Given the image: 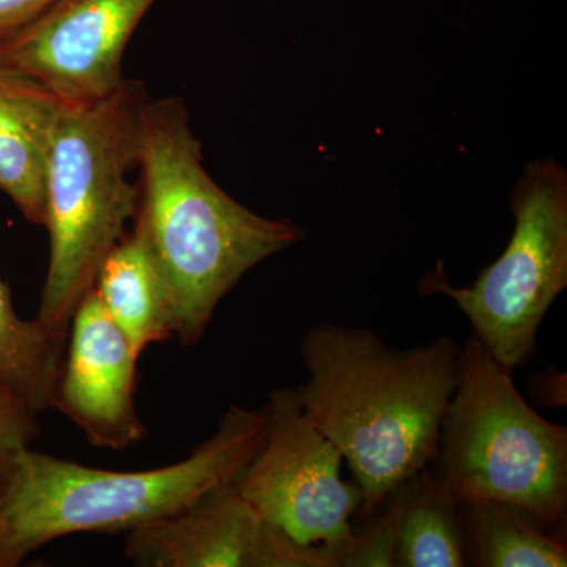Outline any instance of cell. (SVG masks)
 Returning <instances> with one entry per match:
<instances>
[{
    "mask_svg": "<svg viewBox=\"0 0 567 567\" xmlns=\"http://www.w3.org/2000/svg\"><path fill=\"white\" fill-rule=\"evenodd\" d=\"M300 350L308 380L298 398L349 465L361 520L434 461L461 347L440 336L398 350L368 328L322 322L306 331Z\"/></svg>",
    "mask_w": 567,
    "mask_h": 567,
    "instance_id": "6da1fadb",
    "label": "cell"
},
{
    "mask_svg": "<svg viewBox=\"0 0 567 567\" xmlns=\"http://www.w3.org/2000/svg\"><path fill=\"white\" fill-rule=\"evenodd\" d=\"M137 167L133 233L169 290L175 336L193 347L237 282L305 233L289 219L257 215L216 185L181 99L145 104Z\"/></svg>",
    "mask_w": 567,
    "mask_h": 567,
    "instance_id": "7a4b0ae2",
    "label": "cell"
},
{
    "mask_svg": "<svg viewBox=\"0 0 567 567\" xmlns=\"http://www.w3.org/2000/svg\"><path fill=\"white\" fill-rule=\"evenodd\" d=\"M265 431V406L233 405L188 457L144 472L24 451L0 487V567L21 565L62 536L130 533L177 513L207 488L233 481L262 445Z\"/></svg>",
    "mask_w": 567,
    "mask_h": 567,
    "instance_id": "3957f363",
    "label": "cell"
},
{
    "mask_svg": "<svg viewBox=\"0 0 567 567\" xmlns=\"http://www.w3.org/2000/svg\"><path fill=\"white\" fill-rule=\"evenodd\" d=\"M144 84L125 80L104 99L66 104L44 164L50 265L37 320L66 341L71 317L133 221Z\"/></svg>",
    "mask_w": 567,
    "mask_h": 567,
    "instance_id": "277c9868",
    "label": "cell"
},
{
    "mask_svg": "<svg viewBox=\"0 0 567 567\" xmlns=\"http://www.w3.org/2000/svg\"><path fill=\"white\" fill-rule=\"evenodd\" d=\"M429 468L457 502L499 499L565 528L567 429L540 416L473 334Z\"/></svg>",
    "mask_w": 567,
    "mask_h": 567,
    "instance_id": "5b68a950",
    "label": "cell"
},
{
    "mask_svg": "<svg viewBox=\"0 0 567 567\" xmlns=\"http://www.w3.org/2000/svg\"><path fill=\"white\" fill-rule=\"evenodd\" d=\"M511 210L509 245L475 282L453 287L432 274L421 287L451 298L477 341L514 372L532 360L540 324L567 287L566 171L548 158L529 164L511 194Z\"/></svg>",
    "mask_w": 567,
    "mask_h": 567,
    "instance_id": "8992f818",
    "label": "cell"
},
{
    "mask_svg": "<svg viewBox=\"0 0 567 567\" xmlns=\"http://www.w3.org/2000/svg\"><path fill=\"white\" fill-rule=\"evenodd\" d=\"M265 412L262 445L234 486L293 543L339 567L353 544L360 488L342 480L344 457L306 415L297 388L271 391Z\"/></svg>",
    "mask_w": 567,
    "mask_h": 567,
    "instance_id": "52a82bcc",
    "label": "cell"
},
{
    "mask_svg": "<svg viewBox=\"0 0 567 567\" xmlns=\"http://www.w3.org/2000/svg\"><path fill=\"white\" fill-rule=\"evenodd\" d=\"M156 0H55L0 43V58L66 103L96 102L125 81L122 62Z\"/></svg>",
    "mask_w": 567,
    "mask_h": 567,
    "instance_id": "ba28073f",
    "label": "cell"
},
{
    "mask_svg": "<svg viewBox=\"0 0 567 567\" xmlns=\"http://www.w3.org/2000/svg\"><path fill=\"white\" fill-rule=\"evenodd\" d=\"M125 557L142 567H333L320 551L298 546L271 525L233 481L130 532Z\"/></svg>",
    "mask_w": 567,
    "mask_h": 567,
    "instance_id": "9c48e42d",
    "label": "cell"
},
{
    "mask_svg": "<svg viewBox=\"0 0 567 567\" xmlns=\"http://www.w3.org/2000/svg\"><path fill=\"white\" fill-rule=\"evenodd\" d=\"M140 357L89 290L71 317L52 406L91 445L122 451L147 436L134 405Z\"/></svg>",
    "mask_w": 567,
    "mask_h": 567,
    "instance_id": "30bf717a",
    "label": "cell"
},
{
    "mask_svg": "<svg viewBox=\"0 0 567 567\" xmlns=\"http://www.w3.org/2000/svg\"><path fill=\"white\" fill-rule=\"evenodd\" d=\"M66 102L0 58V192L29 223H44V164Z\"/></svg>",
    "mask_w": 567,
    "mask_h": 567,
    "instance_id": "8fae6325",
    "label": "cell"
},
{
    "mask_svg": "<svg viewBox=\"0 0 567 567\" xmlns=\"http://www.w3.org/2000/svg\"><path fill=\"white\" fill-rule=\"evenodd\" d=\"M93 292L137 353L173 338L177 320L169 290L136 234H125L96 274Z\"/></svg>",
    "mask_w": 567,
    "mask_h": 567,
    "instance_id": "7c38bea8",
    "label": "cell"
},
{
    "mask_svg": "<svg viewBox=\"0 0 567 567\" xmlns=\"http://www.w3.org/2000/svg\"><path fill=\"white\" fill-rule=\"evenodd\" d=\"M461 507L466 566H567L561 529L548 527L524 507L499 499H472Z\"/></svg>",
    "mask_w": 567,
    "mask_h": 567,
    "instance_id": "4fadbf2b",
    "label": "cell"
},
{
    "mask_svg": "<svg viewBox=\"0 0 567 567\" xmlns=\"http://www.w3.org/2000/svg\"><path fill=\"white\" fill-rule=\"evenodd\" d=\"M398 488L394 567H466L461 502L429 466Z\"/></svg>",
    "mask_w": 567,
    "mask_h": 567,
    "instance_id": "5bb4252c",
    "label": "cell"
},
{
    "mask_svg": "<svg viewBox=\"0 0 567 567\" xmlns=\"http://www.w3.org/2000/svg\"><path fill=\"white\" fill-rule=\"evenodd\" d=\"M65 346L39 320L21 319L0 281V382L17 391L37 415L52 406Z\"/></svg>",
    "mask_w": 567,
    "mask_h": 567,
    "instance_id": "9a60e30c",
    "label": "cell"
},
{
    "mask_svg": "<svg viewBox=\"0 0 567 567\" xmlns=\"http://www.w3.org/2000/svg\"><path fill=\"white\" fill-rule=\"evenodd\" d=\"M398 529L399 488L395 487L368 517L361 518V527L354 528L353 544L339 567H394Z\"/></svg>",
    "mask_w": 567,
    "mask_h": 567,
    "instance_id": "2e32d148",
    "label": "cell"
},
{
    "mask_svg": "<svg viewBox=\"0 0 567 567\" xmlns=\"http://www.w3.org/2000/svg\"><path fill=\"white\" fill-rule=\"evenodd\" d=\"M35 416L17 391L0 382V487L39 435Z\"/></svg>",
    "mask_w": 567,
    "mask_h": 567,
    "instance_id": "e0dca14e",
    "label": "cell"
},
{
    "mask_svg": "<svg viewBox=\"0 0 567 567\" xmlns=\"http://www.w3.org/2000/svg\"><path fill=\"white\" fill-rule=\"evenodd\" d=\"M55 0H0V43L17 35Z\"/></svg>",
    "mask_w": 567,
    "mask_h": 567,
    "instance_id": "ac0fdd59",
    "label": "cell"
},
{
    "mask_svg": "<svg viewBox=\"0 0 567 567\" xmlns=\"http://www.w3.org/2000/svg\"><path fill=\"white\" fill-rule=\"evenodd\" d=\"M529 393L535 401L544 406H565L566 405V374L550 371L543 372L540 375L529 379Z\"/></svg>",
    "mask_w": 567,
    "mask_h": 567,
    "instance_id": "d6986e66",
    "label": "cell"
}]
</instances>
